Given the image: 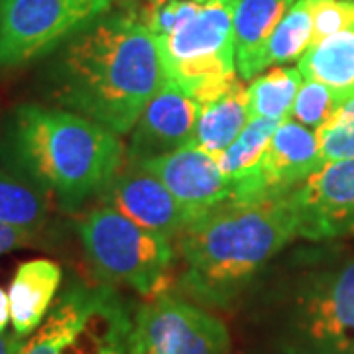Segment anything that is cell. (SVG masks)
<instances>
[{"mask_svg":"<svg viewBox=\"0 0 354 354\" xmlns=\"http://www.w3.org/2000/svg\"><path fill=\"white\" fill-rule=\"evenodd\" d=\"M304 83L299 67H272L256 75L248 85V114L252 118H270L283 122L290 118L295 95Z\"/></svg>","mask_w":354,"mask_h":354,"instance_id":"obj_22","label":"cell"},{"mask_svg":"<svg viewBox=\"0 0 354 354\" xmlns=\"http://www.w3.org/2000/svg\"><path fill=\"white\" fill-rule=\"evenodd\" d=\"M128 354H230V335L203 305L165 291L132 315Z\"/></svg>","mask_w":354,"mask_h":354,"instance_id":"obj_8","label":"cell"},{"mask_svg":"<svg viewBox=\"0 0 354 354\" xmlns=\"http://www.w3.org/2000/svg\"><path fill=\"white\" fill-rule=\"evenodd\" d=\"M130 327L127 304L111 286H99L83 327L64 354H128Z\"/></svg>","mask_w":354,"mask_h":354,"instance_id":"obj_15","label":"cell"},{"mask_svg":"<svg viewBox=\"0 0 354 354\" xmlns=\"http://www.w3.org/2000/svg\"><path fill=\"white\" fill-rule=\"evenodd\" d=\"M32 241H34V232L0 223V256L18 250V248H24Z\"/></svg>","mask_w":354,"mask_h":354,"instance_id":"obj_27","label":"cell"},{"mask_svg":"<svg viewBox=\"0 0 354 354\" xmlns=\"http://www.w3.org/2000/svg\"><path fill=\"white\" fill-rule=\"evenodd\" d=\"M304 79L329 87L341 102L354 97V24L311 44L299 59Z\"/></svg>","mask_w":354,"mask_h":354,"instance_id":"obj_16","label":"cell"},{"mask_svg":"<svg viewBox=\"0 0 354 354\" xmlns=\"http://www.w3.org/2000/svg\"><path fill=\"white\" fill-rule=\"evenodd\" d=\"M48 215L50 195L8 167H0V223L38 232Z\"/></svg>","mask_w":354,"mask_h":354,"instance_id":"obj_21","label":"cell"},{"mask_svg":"<svg viewBox=\"0 0 354 354\" xmlns=\"http://www.w3.org/2000/svg\"><path fill=\"white\" fill-rule=\"evenodd\" d=\"M339 104L341 101L335 97V93L329 87L313 79H304L291 106L290 120L305 128L317 130L335 114Z\"/></svg>","mask_w":354,"mask_h":354,"instance_id":"obj_25","label":"cell"},{"mask_svg":"<svg viewBox=\"0 0 354 354\" xmlns=\"http://www.w3.org/2000/svg\"><path fill=\"white\" fill-rule=\"evenodd\" d=\"M281 354H354V256L297 258L278 290Z\"/></svg>","mask_w":354,"mask_h":354,"instance_id":"obj_5","label":"cell"},{"mask_svg":"<svg viewBox=\"0 0 354 354\" xmlns=\"http://www.w3.org/2000/svg\"><path fill=\"white\" fill-rule=\"evenodd\" d=\"M319 167L354 158V97L339 104L325 124L317 128ZM317 167V169H319Z\"/></svg>","mask_w":354,"mask_h":354,"instance_id":"obj_24","label":"cell"},{"mask_svg":"<svg viewBox=\"0 0 354 354\" xmlns=\"http://www.w3.org/2000/svg\"><path fill=\"white\" fill-rule=\"evenodd\" d=\"M99 197L101 205L113 207L142 228L167 241L179 236L195 221L171 191L136 162L122 165Z\"/></svg>","mask_w":354,"mask_h":354,"instance_id":"obj_11","label":"cell"},{"mask_svg":"<svg viewBox=\"0 0 354 354\" xmlns=\"http://www.w3.org/2000/svg\"><path fill=\"white\" fill-rule=\"evenodd\" d=\"M241 0H146L140 20L152 32L165 75L197 104L223 97L239 81L234 12Z\"/></svg>","mask_w":354,"mask_h":354,"instance_id":"obj_4","label":"cell"},{"mask_svg":"<svg viewBox=\"0 0 354 354\" xmlns=\"http://www.w3.org/2000/svg\"><path fill=\"white\" fill-rule=\"evenodd\" d=\"M311 14L315 44L354 24V0H311Z\"/></svg>","mask_w":354,"mask_h":354,"instance_id":"obj_26","label":"cell"},{"mask_svg":"<svg viewBox=\"0 0 354 354\" xmlns=\"http://www.w3.org/2000/svg\"><path fill=\"white\" fill-rule=\"evenodd\" d=\"M10 321V305H8V293L0 288V333H4Z\"/></svg>","mask_w":354,"mask_h":354,"instance_id":"obj_29","label":"cell"},{"mask_svg":"<svg viewBox=\"0 0 354 354\" xmlns=\"http://www.w3.org/2000/svg\"><path fill=\"white\" fill-rule=\"evenodd\" d=\"M290 201L297 216V236L323 242L354 239V158L319 167Z\"/></svg>","mask_w":354,"mask_h":354,"instance_id":"obj_10","label":"cell"},{"mask_svg":"<svg viewBox=\"0 0 354 354\" xmlns=\"http://www.w3.org/2000/svg\"><path fill=\"white\" fill-rule=\"evenodd\" d=\"M319 167L317 132L293 120L279 122L260 162L232 181L234 203H262L295 191Z\"/></svg>","mask_w":354,"mask_h":354,"instance_id":"obj_9","label":"cell"},{"mask_svg":"<svg viewBox=\"0 0 354 354\" xmlns=\"http://www.w3.org/2000/svg\"><path fill=\"white\" fill-rule=\"evenodd\" d=\"M295 236L297 216L290 195L262 203H225L177 236L183 266L179 288L203 307H230Z\"/></svg>","mask_w":354,"mask_h":354,"instance_id":"obj_2","label":"cell"},{"mask_svg":"<svg viewBox=\"0 0 354 354\" xmlns=\"http://www.w3.org/2000/svg\"><path fill=\"white\" fill-rule=\"evenodd\" d=\"M77 232L95 274L109 286H124L156 297L171 286L176 250L167 239L142 228L109 205L88 211Z\"/></svg>","mask_w":354,"mask_h":354,"instance_id":"obj_6","label":"cell"},{"mask_svg":"<svg viewBox=\"0 0 354 354\" xmlns=\"http://www.w3.org/2000/svg\"><path fill=\"white\" fill-rule=\"evenodd\" d=\"M0 153L10 171L75 211L120 171L124 146L113 130L81 114L20 104L8 116Z\"/></svg>","mask_w":354,"mask_h":354,"instance_id":"obj_3","label":"cell"},{"mask_svg":"<svg viewBox=\"0 0 354 354\" xmlns=\"http://www.w3.org/2000/svg\"><path fill=\"white\" fill-rule=\"evenodd\" d=\"M248 87L236 81L230 91L199 106V116L189 144L216 158L248 124Z\"/></svg>","mask_w":354,"mask_h":354,"instance_id":"obj_18","label":"cell"},{"mask_svg":"<svg viewBox=\"0 0 354 354\" xmlns=\"http://www.w3.org/2000/svg\"><path fill=\"white\" fill-rule=\"evenodd\" d=\"M95 288L75 283L57 299L46 321L34 330L16 354H64L79 335L93 304Z\"/></svg>","mask_w":354,"mask_h":354,"instance_id":"obj_17","label":"cell"},{"mask_svg":"<svg viewBox=\"0 0 354 354\" xmlns=\"http://www.w3.org/2000/svg\"><path fill=\"white\" fill-rule=\"evenodd\" d=\"M197 116V101L165 75L164 83L153 93L134 124L127 148L128 162H140L183 148L193 138Z\"/></svg>","mask_w":354,"mask_h":354,"instance_id":"obj_13","label":"cell"},{"mask_svg":"<svg viewBox=\"0 0 354 354\" xmlns=\"http://www.w3.org/2000/svg\"><path fill=\"white\" fill-rule=\"evenodd\" d=\"M24 341L26 339L18 337L16 333H12V335L0 333V354H16Z\"/></svg>","mask_w":354,"mask_h":354,"instance_id":"obj_28","label":"cell"},{"mask_svg":"<svg viewBox=\"0 0 354 354\" xmlns=\"http://www.w3.org/2000/svg\"><path fill=\"white\" fill-rule=\"evenodd\" d=\"M313 41L311 0H293L254 62V77L268 67L295 62Z\"/></svg>","mask_w":354,"mask_h":354,"instance_id":"obj_20","label":"cell"},{"mask_svg":"<svg viewBox=\"0 0 354 354\" xmlns=\"http://www.w3.org/2000/svg\"><path fill=\"white\" fill-rule=\"evenodd\" d=\"M165 71L138 10L106 12L53 50L46 88L59 109L128 134Z\"/></svg>","mask_w":354,"mask_h":354,"instance_id":"obj_1","label":"cell"},{"mask_svg":"<svg viewBox=\"0 0 354 354\" xmlns=\"http://www.w3.org/2000/svg\"><path fill=\"white\" fill-rule=\"evenodd\" d=\"M136 164L158 177L195 218L232 197V183L221 171L215 158L193 144Z\"/></svg>","mask_w":354,"mask_h":354,"instance_id":"obj_12","label":"cell"},{"mask_svg":"<svg viewBox=\"0 0 354 354\" xmlns=\"http://www.w3.org/2000/svg\"><path fill=\"white\" fill-rule=\"evenodd\" d=\"M116 0H0V65L14 67L59 48Z\"/></svg>","mask_w":354,"mask_h":354,"instance_id":"obj_7","label":"cell"},{"mask_svg":"<svg viewBox=\"0 0 354 354\" xmlns=\"http://www.w3.org/2000/svg\"><path fill=\"white\" fill-rule=\"evenodd\" d=\"M278 124V120H270V118L248 120V124L242 128L241 134L216 156V164L230 183L246 176L260 162Z\"/></svg>","mask_w":354,"mask_h":354,"instance_id":"obj_23","label":"cell"},{"mask_svg":"<svg viewBox=\"0 0 354 354\" xmlns=\"http://www.w3.org/2000/svg\"><path fill=\"white\" fill-rule=\"evenodd\" d=\"M293 0H241L234 12V62L241 79L254 77V62Z\"/></svg>","mask_w":354,"mask_h":354,"instance_id":"obj_19","label":"cell"},{"mask_svg":"<svg viewBox=\"0 0 354 354\" xmlns=\"http://www.w3.org/2000/svg\"><path fill=\"white\" fill-rule=\"evenodd\" d=\"M62 283V268L51 260H30L16 268L10 288V323L14 333L28 339L48 317Z\"/></svg>","mask_w":354,"mask_h":354,"instance_id":"obj_14","label":"cell"}]
</instances>
